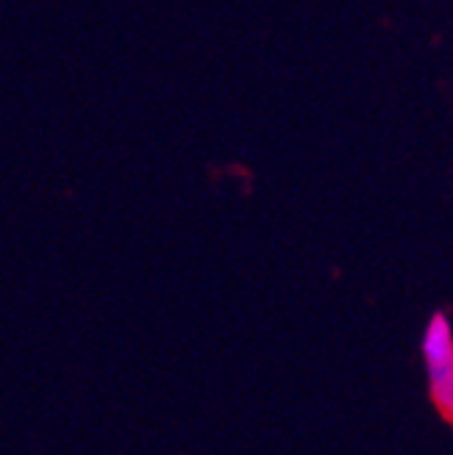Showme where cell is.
<instances>
[{
	"mask_svg": "<svg viewBox=\"0 0 453 455\" xmlns=\"http://www.w3.org/2000/svg\"><path fill=\"white\" fill-rule=\"evenodd\" d=\"M420 353L432 403L440 417L453 425V325L448 314L437 311L428 316L420 339Z\"/></svg>",
	"mask_w": 453,
	"mask_h": 455,
	"instance_id": "1",
	"label": "cell"
}]
</instances>
